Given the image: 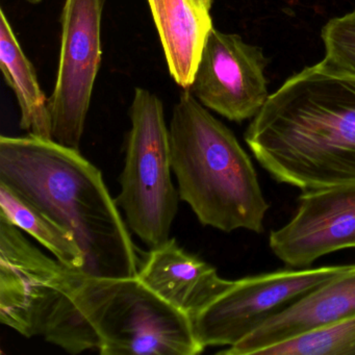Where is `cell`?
Instances as JSON below:
<instances>
[{"mask_svg": "<svg viewBox=\"0 0 355 355\" xmlns=\"http://www.w3.org/2000/svg\"><path fill=\"white\" fill-rule=\"evenodd\" d=\"M245 141L280 184L355 186V76L305 68L270 95Z\"/></svg>", "mask_w": 355, "mask_h": 355, "instance_id": "cell-1", "label": "cell"}, {"mask_svg": "<svg viewBox=\"0 0 355 355\" xmlns=\"http://www.w3.org/2000/svg\"><path fill=\"white\" fill-rule=\"evenodd\" d=\"M0 184L74 234L80 273L136 277L138 249L98 168L51 139L0 137Z\"/></svg>", "mask_w": 355, "mask_h": 355, "instance_id": "cell-2", "label": "cell"}, {"mask_svg": "<svg viewBox=\"0 0 355 355\" xmlns=\"http://www.w3.org/2000/svg\"><path fill=\"white\" fill-rule=\"evenodd\" d=\"M169 132L178 195L199 222L224 232H263L270 205L252 161L232 130L186 90L174 107Z\"/></svg>", "mask_w": 355, "mask_h": 355, "instance_id": "cell-3", "label": "cell"}, {"mask_svg": "<svg viewBox=\"0 0 355 355\" xmlns=\"http://www.w3.org/2000/svg\"><path fill=\"white\" fill-rule=\"evenodd\" d=\"M72 299L98 338L103 355H196L205 350L192 319L136 277L72 271Z\"/></svg>", "mask_w": 355, "mask_h": 355, "instance_id": "cell-4", "label": "cell"}, {"mask_svg": "<svg viewBox=\"0 0 355 355\" xmlns=\"http://www.w3.org/2000/svg\"><path fill=\"white\" fill-rule=\"evenodd\" d=\"M130 121L121 191L115 200L130 230L153 249L169 240L180 198L172 182L170 132L161 99L137 88Z\"/></svg>", "mask_w": 355, "mask_h": 355, "instance_id": "cell-5", "label": "cell"}, {"mask_svg": "<svg viewBox=\"0 0 355 355\" xmlns=\"http://www.w3.org/2000/svg\"><path fill=\"white\" fill-rule=\"evenodd\" d=\"M72 270L47 257L0 215V322L57 345L78 318Z\"/></svg>", "mask_w": 355, "mask_h": 355, "instance_id": "cell-6", "label": "cell"}, {"mask_svg": "<svg viewBox=\"0 0 355 355\" xmlns=\"http://www.w3.org/2000/svg\"><path fill=\"white\" fill-rule=\"evenodd\" d=\"M351 265L282 269L232 282L192 320L203 348L232 347Z\"/></svg>", "mask_w": 355, "mask_h": 355, "instance_id": "cell-7", "label": "cell"}, {"mask_svg": "<svg viewBox=\"0 0 355 355\" xmlns=\"http://www.w3.org/2000/svg\"><path fill=\"white\" fill-rule=\"evenodd\" d=\"M105 0H65L55 90L49 101L51 137L80 150L95 80L101 65V20Z\"/></svg>", "mask_w": 355, "mask_h": 355, "instance_id": "cell-8", "label": "cell"}, {"mask_svg": "<svg viewBox=\"0 0 355 355\" xmlns=\"http://www.w3.org/2000/svg\"><path fill=\"white\" fill-rule=\"evenodd\" d=\"M267 65L261 49L213 28L188 90L207 109L230 121H244L254 117L269 98Z\"/></svg>", "mask_w": 355, "mask_h": 355, "instance_id": "cell-9", "label": "cell"}, {"mask_svg": "<svg viewBox=\"0 0 355 355\" xmlns=\"http://www.w3.org/2000/svg\"><path fill=\"white\" fill-rule=\"evenodd\" d=\"M269 245L282 263L295 269L355 248V186L303 191L294 217L270 234Z\"/></svg>", "mask_w": 355, "mask_h": 355, "instance_id": "cell-10", "label": "cell"}, {"mask_svg": "<svg viewBox=\"0 0 355 355\" xmlns=\"http://www.w3.org/2000/svg\"><path fill=\"white\" fill-rule=\"evenodd\" d=\"M355 315V265L266 322L224 355H259L261 351Z\"/></svg>", "mask_w": 355, "mask_h": 355, "instance_id": "cell-11", "label": "cell"}, {"mask_svg": "<svg viewBox=\"0 0 355 355\" xmlns=\"http://www.w3.org/2000/svg\"><path fill=\"white\" fill-rule=\"evenodd\" d=\"M138 277L192 320L232 284V280L222 278L213 266L187 252L175 239L150 249Z\"/></svg>", "mask_w": 355, "mask_h": 355, "instance_id": "cell-12", "label": "cell"}, {"mask_svg": "<svg viewBox=\"0 0 355 355\" xmlns=\"http://www.w3.org/2000/svg\"><path fill=\"white\" fill-rule=\"evenodd\" d=\"M168 69L174 82L188 90L209 32L213 0H147Z\"/></svg>", "mask_w": 355, "mask_h": 355, "instance_id": "cell-13", "label": "cell"}, {"mask_svg": "<svg viewBox=\"0 0 355 355\" xmlns=\"http://www.w3.org/2000/svg\"><path fill=\"white\" fill-rule=\"evenodd\" d=\"M0 68L17 98L21 112L20 128L28 135L53 140L49 99L3 9L0 11Z\"/></svg>", "mask_w": 355, "mask_h": 355, "instance_id": "cell-14", "label": "cell"}, {"mask_svg": "<svg viewBox=\"0 0 355 355\" xmlns=\"http://www.w3.org/2000/svg\"><path fill=\"white\" fill-rule=\"evenodd\" d=\"M0 215L38 241L60 263L74 271H82L84 253L74 234L43 215L3 184H0Z\"/></svg>", "mask_w": 355, "mask_h": 355, "instance_id": "cell-15", "label": "cell"}, {"mask_svg": "<svg viewBox=\"0 0 355 355\" xmlns=\"http://www.w3.org/2000/svg\"><path fill=\"white\" fill-rule=\"evenodd\" d=\"M259 355H355V315L270 347Z\"/></svg>", "mask_w": 355, "mask_h": 355, "instance_id": "cell-16", "label": "cell"}, {"mask_svg": "<svg viewBox=\"0 0 355 355\" xmlns=\"http://www.w3.org/2000/svg\"><path fill=\"white\" fill-rule=\"evenodd\" d=\"M325 57L320 65L330 71L355 76V11L334 18L322 30Z\"/></svg>", "mask_w": 355, "mask_h": 355, "instance_id": "cell-17", "label": "cell"}, {"mask_svg": "<svg viewBox=\"0 0 355 355\" xmlns=\"http://www.w3.org/2000/svg\"><path fill=\"white\" fill-rule=\"evenodd\" d=\"M28 3H33V5H38L42 0H28Z\"/></svg>", "mask_w": 355, "mask_h": 355, "instance_id": "cell-18", "label": "cell"}]
</instances>
